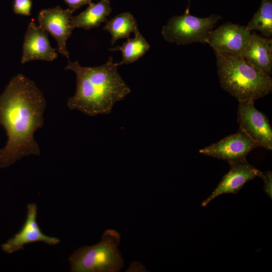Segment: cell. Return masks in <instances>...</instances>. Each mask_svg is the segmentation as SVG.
I'll return each instance as SVG.
<instances>
[{
	"label": "cell",
	"mask_w": 272,
	"mask_h": 272,
	"mask_svg": "<svg viewBox=\"0 0 272 272\" xmlns=\"http://www.w3.org/2000/svg\"><path fill=\"white\" fill-rule=\"evenodd\" d=\"M46 105L34 81L22 74L11 79L0 95V124L8 137L0 149V168H7L25 156L40 155L34 134L43 126Z\"/></svg>",
	"instance_id": "1"
},
{
	"label": "cell",
	"mask_w": 272,
	"mask_h": 272,
	"mask_svg": "<svg viewBox=\"0 0 272 272\" xmlns=\"http://www.w3.org/2000/svg\"><path fill=\"white\" fill-rule=\"evenodd\" d=\"M119 65L111 56L105 63L94 67L69 60L65 70L76 74L77 85L75 94L67 99V107L88 116L110 113L114 104L131 92L118 72Z\"/></svg>",
	"instance_id": "2"
},
{
	"label": "cell",
	"mask_w": 272,
	"mask_h": 272,
	"mask_svg": "<svg viewBox=\"0 0 272 272\" xmlns=\"http://www.w3.org/2000/svg\"><path fill=\"white\" fill-rule=\"evenodd\" d=\"M215 52L221 87L238 101H255L271 92V77L241 55Z\"/></svg>",
	"instance_id": "3"
},
{
	"label": "cell",
	"mask_w": 272,
	"mask_h": 272,
	"mask_svg": "<svg viewBox=\"0 0 272 272\" xmlns=\"http://www.w3.org/2000/svg\"><path fill=\"white\" fill-rule=\"evenodd\" d=\"M119 233L114 229L106 230L101 241L93 246H83L69 257L73 272H118L124 261L118 249Z\"/></svg>",
	"instance_id": "4"
},
{
	"label": "cell",
	"mask_w": 272,
	"mask_h": 272,
	"mask_svg": "<svg viewBox=\"0 0 272 272\" xmlns=\"http://www.w3.org/2000/svg\"><path fill=\"white\" fill-rule=\"evenodd\" d=\"M222 19L221 16L213 14L207 18L197 17L186 10L181 16H174L163 26L161 33L164 39L178 45L192 43H207L209 32Z\"/></svg>",
	"instance_id": "5"
},
{
	"label": "cell",
	"mask_w": 272,
	"mask_h": 272,
	"mask_svg": "<svg viewBox=\"0 0 272 272\" xmlns=\"http://www.w3.org/2000/svg\"><path fill=\"white\" fill-rule=\"evenodd\" d=\"M237 122L245 132L260 147L272 150V128L267 116L257 110L253 100L238 101Z\"/></svg>",
	"instance_id": "6"
},
{
	"label": "cell",
	"mask_w": 272,
	"mask_h": 272,
	"mask_svg": "<svg viewBox=\"0 0 272 272\" xmlns=\"http://www.w3.org/2000/svg\"><path fill=\"white\" fill-rule=\"evenodd\" d=\"M259 147L245 132L239 129L236 133L200 149L199 153L225 160L231 164L247 160L248 154Z\"/></svg>",
	"instance_id": "7"
},
{
	"label": "cell",
	"mask_w": 272,
	"mask_h": 272,
	"mask_svg": "<svg viewBox=\"0 0 272 272\" xmlns=\"http://www.w3.org/2000/svg\"><path fill=\"white\" fill-rule=\"evenodd\" d=\"M75 12L70 8L64 9L57 6L41 10L38 16L39 26L55 38L58 52L67 58L69 52L66 43L74 30L70 22Z\"/></svg>",
	"instance_id": "8"
},
{
	"label": "cell",
	"mask_w": 272,
	"mask_h": 272,
	"mask_svg": "<svg viewBox=\"0 0 272 272\" xmlns=\"http://www.w3.org/2000/svg\"><path fill=\"white\" fill-rule=\"evenodd\" d=\"M251 35L246 26L228 22L211 30L207 43L214 51L241 55Z\"/></svg>",
	"instance_id": "9"
},
{
	"label": "cell",
	"mask_w": 272,
	"mask_h": 272,
	"mask_svg": "<svg viewBox=\"0 0 272 272\" xmlns=\"http://www.w3.org/2000/svg\"><path fill=\"white\" fill-rule=\"evenodd\" d=\"M37 207L35 203L27 206V216L19 232L1 246L2 250L8 254L23 250L25 244L43 242L50 245L58 244L60 240L44 234L37 223Z\"/></svg>",
	"instance_id": "10"
},
{
	"label": "cell",
	"mask_w": 272,
	"mask_h": 272,
	"mask_svg": "<svg viewBox=\"0 0 272 272\" xmlns=\"http://www.w3.org/2000/svg\"><path fill=\"white\" fill-rule=\"evenodd\" d=\"M230 169L211 194L201 203L206 207L217 196L225 193H237L248 181L260 177L262 172L249 164L247 160L229 164Z\"/></svg>",
	"instance_id": "11"
},
{
	"label": "cell",
	"mask_w": 272,
	"mask_h": 272,
	"mask_svg": "<svg viewBox=\"0 0 272 272\" xmlns=\"http://www.w3.org/2000/svg\"><path fill=\"white\" fill-rule=\"evenodd\" d=\"M57 57L56 49L50 44L48 33L32 20L24 37L22 63L34 60L52 61Z\"/></svg>",
	"instance_id": "12"
},
{
	"label": "cell",
	"mask_w": 272,
	"mask_h": 272,
	"mask_svg": "<svg viewBox=\"0 0 272 272\" xmlns=\"http://www.w3.org/2000/svg\"><path fill=\"white\" fill-rule=\"evenodd\" d=\"M241 56L252 66L270 76L272 73V41L251 35Z\"/></svg>",
	"instance_id": "13"
},
{
	"label": "cell",
	"mask_w": 272,
	"mask_h": 272,
	"mask_svg": "<svg viewBox=\"0 0 272 272\" xmlns=\"http://www.w3.org/2000/svg\"><path fill=\"white\" fill-rule=\"evenodd\" d=\"M111 11L110 0H100L97 3L91 2L85 11L73 16L71 26L73 29L80 28L90 30L97 27L107 20Z\"/></svg>",
	"instance_id": "14"
},
{
	"label": "cell",
	"mask_w": 272,
	"mask_h": 272,
	"mask_svg": "<svg viewBox=\"0 0 272 272\" xmlns=\"http://www.w3.org/2000/svg\"><path fill=\"white\" fill-rule=\"evenodd\" d=\"M103 30L110 33L112 45L119 39L129 38L132 32L134 34L140 32L137 21L129 12L122 13L106 20Z\"/></svg>",
	"instance_id": "15"
},
{
	"label": "cell",
	"mask_w": 272,
	"mask_h": 272,
	"mask_svg": "<svg viewBox=\"0 0 272 272\" xmlns=\"http://www.w3.org/2000/svg\"><path fill=\"white\" fill-rule=\"evenodd\" d=\"M150 45L140 32L134 34L132 39L128 38L121 46L109 48L111 51L119 50L122 53V59L119 65L132 63L142 57L150 49Z\"/></svg>",
	"instance_id": "16"
},
{
	"label": "cell",
	"mask_w": 272,
	"mask_h": 272,
	"mask_svg": "<svg viewBox=\"0 0 272 272\" xmlns=\"http://www.w3.org/2000/svg\"><path fill=\"white\" fill-rule=\"evenodd\" d=\"M267 37L272 35V0H261L260 6L246 26Z\"/></svg>",
	"instance_id": "17"
},
{
	"label": "cell",
	"mask_w": 272,
	"mask_h": 272,
	"mask_svg": "<svg viewBox=\"0 0 272 272\" xmlns=\"http://www.w3.org/2000/svg\"><path fill=\"white\" fill-rule=\"evenodd\" d=\"M32 6L31 0H14L13 11L16 14L30 16Z\"/></svg>",
	"instance_id": "18"
},
{
	"label": "cell",
	"mask_w": 272,
	"mask_h": 272,
	"mask_svg": "<svg viewBox=\"0 0 272 272\" xmlns=\"http://www.w3.org/2000/svg\"><path fill=\"white\" fill-rule=\"evenodd\" d=\"M260 178L264 181L263 190L265 192L271 199L272 193V173L271 171H267L266 172L262 173Z\"/></svg>",
	"instance_id": "19"
},
{
	"label": "cell",
	"mask_w": 272,
	"mask_h": 272,
	"mask_svg": "<svg viewBox=\"0 0 272 272\" xmlns=\"http://www.w3.org/2000/svg\"><path fill=\"white\" fill-rule=\"evenodd\" d=\"M69 8L76 11L83 6L90 4L93 0H63Z\"/></svg>",
	"instance_id": "20"
},
{
	"label": "cell",
	"mask_w": 272,
	"mask_h": 272,
	"mask_svg": "<svg viewBox=\"0 0 272 272\" xmlns=\"http://www.w3.org/2000/svg\"><path fill=\"white\" fill-rule=\"evenodd\" d=\"M128 271H146L145 267L141 264V263L137 262L131 263V264L130 265L129 268L127 269Z\"/></svg>",
	"instance_id": "21"
},
{
	"label": "cell",
	"mask_w": 272,
	"mask_h": 272,
	"mask_svg": "<svg viewBox=\"0 0 272 272\" xmlns=\"http://www.w3.org/2000/svg\"><path fill=\"white\" fill-rule=\"evenodd\" d=\"M189 7H190V0H189V1H188V7L186 9L189 10Z\"/></svg>",
	"instance_id": "22"
}]
</instances>
